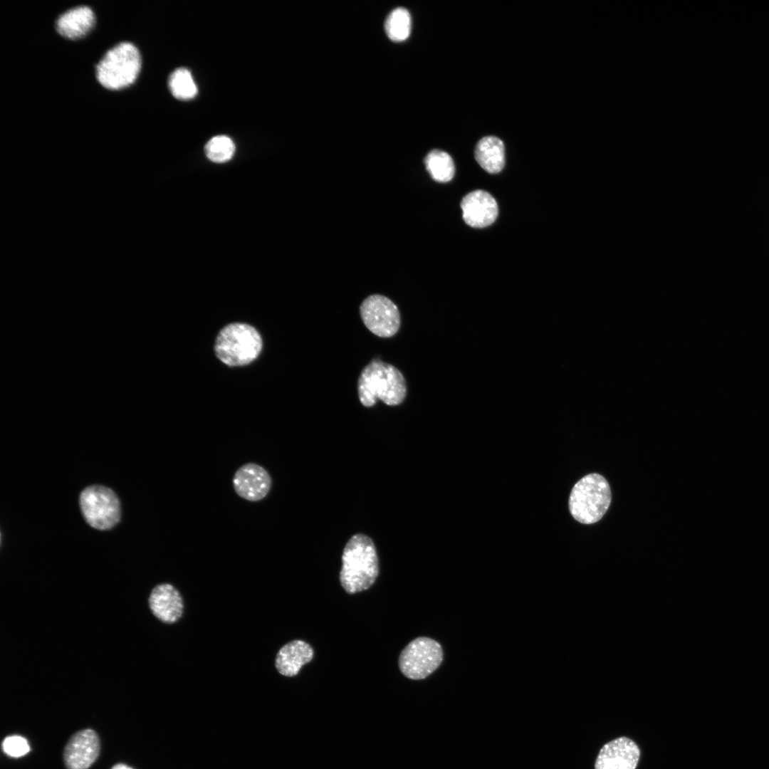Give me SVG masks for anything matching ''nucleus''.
<instances>
[{"label": "nucleus", "mask_w": 769, "mask_h": 769, "mask_svg": "<svg viewBox=\"0 0 769 769\" xmlns=\"http://www.w3.org/2000/svg\"><path fill=\"white\" fill-rule=\"evenodd\" d=\"M611 498L610 488L606 479L598 474H590L573 486L569 498V509L578 522L594 523L605 514Z\"/></svg>", "instance_id": "obj_3"}, {"label": "nucleus", "mask_w": 769, "mask_h": 769, "mask_svg": "<svg viewBox=\"0 0 769 769\" xmlns=\"http://www.w3.org/2000/svg\"><path fill=\"white\" fill-rule=\"evenodd\" d=\"M262 341L257 330L244 323H233L219 333L216 355L225 364L239 366L250 363L261 352Z\"/></svg>", "instance_id": "obj_5"}, {"label": "nucleus", "mask_w": 769, "mask_h": 769, "mask_svg": "<svg viewBox=\"0 0 769 769\" xmlns=\"http://www.w3.org/2000/svg\"><path fill=\"white\" fill-rule=\"evenodd\" d=\"M2 748L6 755L15 758L24 755L30 750L27 740L20 736L6 737L3 741Z\"/></svg>", "instance_id": "obj_21"}, {"label": "nucleus", "mask_w": 769, "mask_h": 769, "mask_svg": "<svg viewBox=\"0 0 769 769\" xmlns=\"http://www.w3.org/2000/svg\"><path fill=\"white\" fill-rule=\"evenodd\" d=\"M168 85L172 95L179 100L192 99L198 92L192 73L184 68H177L170 74Z\"/></svg>", "instance_id": "obj_19"}, {"label": "nucleus", "mask_w": 769, "mask_h": 769, "mask_svg": "<svg viewBox=\"0 0 769 769\" xmlns=\"http://www.w3.org/2000/svg\"><path fill=\"white\" fill-rule=\"evenodd\" d=\"M424 164L432 179L436 182H449L454 175V161L446 152L439 150L430 151L424 159Z\"/></svg>", "instance_id": "obj_17"}, {"label": "nucleus", "mask_w": 769, "mask_h": 769, "mask_svg": "<svg viewBox=\"0 0 769 769\" xmlns=\"http://www.w3.org/2000/svg\"><path fill=\"white\" fill-rule=\"evenodd\" d=\"M111 769H133L127 765L122 763H118L115 765Z\"/></svg>", "instance_id": "obj_22"}, {"label": "nucleus", "mask_w": 769, "mask_h": 769, "mask_svg": "<svg viewBox=\"0 0 769 769\" xmlns=\"http://www.w3.org/2000/svg\"><path fill=\"white\" fill-rule=\"evenodd\" d=\"M360 313L366 328L378 337H392L399 329V311L386 296L379 294L368 296L362 303Z\"/></svg>", "instance_id": "obj_8"}, {"label": "nucleus", "mask_w": 769, "mask_h": 769, "mask_svg": "<svg viewBox=\"0 0 769 769\" xmlns=\"http://www.w3.org/2000/svg\"><path fill=\"white\" fill-rule=\"evenodd\" d=\"M639 756L637 744L627 737H620L601 748L595 769H635Z\"/></svg>", "instance_id": "obj_12"}, {"label": "nucleus", "mask_w": 769, "mask_h": 769, "mask_svg": "<svg viewBox=\"0 0 769 769\" xmlns=\"http://www.w3.org/2000/svg\"><path fill=\"white\" fill-rule=\"evenodd\" d=\"M412 20L409 12L403 7L392 10L387 16L384 29L389 38L399 42L406 40L411 32Z\"/></svg>", "instance_id": "obj_18"}, {"label": "nucleus", "mask_w": 769, "mask_h": 769, "mask_svg": "<svg viewBox=\"0 0 769 769\" xmlns=\"http://www.w3.org/2000/svg\"><path fill=\"white\" fill-rule=\"evenodd\" d=\"M100 748L98 734L83 729L73 734L66 745L63 760L67 769H88L96 760Z\"/></svg>", "instance_id": "obj_10"}, {"label": "nucleus", "mask_w": 769, "mask_h": 769, "mask_svg": "<svg viewBox=\"0 0 769 769\" xmlns=\"http://www.w3.org/2000/svg\"><path fill=\"white\" fill-rule=\"evenodd\" d=\"M204 150L209 159L222 163L231 159L235 152V145L228 136L217 135L207 142Z\"/></svg>", "instance_id": "obj_20"}, {"label": "nucleus", "mask_w": 769, "mask_h": 769, "mask_svg": "<svg viewBox=\"0 0 769 769\" xmlns=\"http://www.w3.org/2000/svg\"><path fill=\"white\" fill-rule=\"evenodd\" d=\"M474 155L477 162L486 172L496 174L505 164V147L503 142L495 136H486L476 145Z\"/></svg>", "instance_id": "obj_16"}, {"label": "nucleus", "mask_w": 769, "mask_h": 769, "mask_svg": "<svg viewBox=\"0 0 769 769\" xmlns=\"http://www.w3.org/2000/svg\"><path fill=\"white\" fill-rule=\"evenodd\" d=\"M463 219L474 228H483L496 220L498 209L496 199L484 190H475L467 194L461 200Z\"/></svg>", "instance_id": "obj_13"}, {"label": "nucleus", "mask_w": 769, "mask_h": 769, "mask_svg": "<svg viewBox=\"0 0 769 769\" xmlns=\"http://www.w3.org/2000/svg\"><path fill=\"white\" fill-rule=\"evenodd\" d=\"M141 68V57L130 42H121L109 49L96 66L98 82L109 90H120L132 84Z\"/></svg>", "instance_id": "obj_4"}, {"label": "nucleus", "mask_w": 769, "mask_h": 769, "mask_svg": "<svg viewBox=\"0 0 769 769\" xmlns=\"http://www.w3.org/2000/svg\"><path fill=\"white\" fill-rule=\"evenodd\" d=\"M312 647L301 639H293L283 644L275 657L278 673L286 677L295 676L302 666L313 658Z\"/></svg>", "instance_id": "obj_14"}, {"label": "nucleus", "mask_w": 769, "mask_h": 769, "mask_svg": "<svg viewBox=\"0 0 769 769\" xmlns=\"http://www.w3.org/2000/svg\"><path fill=\"white\" fill-rule=\"evenodd\" d=\"M340 582L348 594L369 589L379 573V561L375 544L364 534L353 535L347 543L342 556Z\"/></svg>", "instance_id": "obj_1"}, {"label": "nucleus", "mask_w": 769, "mask_h": 769, "mask_svg": "<svg viewBox=\"0 0 769 769\" xmlns=\"http://www.w3.org/2000/svg\"><path fill=\"white\" fill-rule=\"evenodd\" d=\"M148 607L152 615L160 622L174 624L184 613V601L179 590L168 582L157 584L148 596Z\"/></svg>", "instance_id": "obj_9"}, {"label": "nucleus", "mask_w": 769, "mask_h": 769, "mask_svg": "<svg viewBox=\"0 0 769 769\" xmlns=\"http://www.w3.org/2000/svg\"><path fill=\"white\" fill-rule=\"evenodd\" d=\"M80 506L85 520L92 527L108 530L120 518V506L115 493L102 486L85 488L80 496Z\"/></svg>", "instance_id": "obj_7"}, {"label": "nucleus", "mask_w": 769, "mask_h": 769, "mask_svg": "<svg viewBox=\"0 0 769 769\" xmlns=\"http://www.w3.org/2000/svg\"><path fill=\"white\" fill-rule=\"evenodd\" d=\"M95 22L92 9L87 6H78L62 14L56 21V28L62 36L76 40L88 33Z\"/></svg>", "instance_id": "obj_15"}, {"label": "nucleus", "mask_w": 769, "mask_h": 769, "mask_svg": "<svg viewBox=\"0 0 769 769\" xmlns=\"http://www.w3.org/2000/svg\"><path fill=\"white\" fill-rule=\"evenodd\" d=\"M271 484V477L268 471L255 463H247L239 467L233 478L236 493L249 501H258L264 498Z\"/></svg>", "instance_id": "obj_11"}, {"label": "nucleus", "mask_w": 769, "mask_h": 769, "mask_svg": "<svg viewBox=\"0 0 769 769\" xmlns=\"http://www.w3.org/2000/svg\"><path fill=\"white\" fill-rule=\"evenodd\" d=\"M443 654L442 647L438 642L429 637H417L401 652L399 668L408 679H423L440 666Z\"/></svg>", "instance_id": "obj_6"}, {"label": "nucleus", "mask_w": 769, "mask_h": 769, "mask_svg": "<svg viewBox=\"0 0 769 769\" xmlns=\"http://www.w3.org/2000/svg\"><path fill=\"white\" fill-rule=\"evenodd\" d=\"M358 396L362 404L372 407L378 399L389 406L401 404L407 394L402 372L393 365L373 360L364 367L358 379Z\"/></svg>", "instance_id": "obj_2"}]
</instances>
